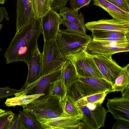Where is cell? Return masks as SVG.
<instances>
[{
	"instance_id": "obj_4",
	"label": "cell",
	"mask_w": 129,
	"mask_h": 129,
	"mask_svg": "<svg viewBox=\"0 0 129 129\" xmlns=\"http://www.w3.org/2000/svg\"><path fill=\"white\" fill-rule=\"evenodd\" d=\"M82 115V121L88 128L98 129L105 126L107 111L102 104L86 103L79 99L76 101Z\"/></svg>"
},
{
	"instance_id": "obj_21",
	"label": "cell",
	"mask_w": 129,
	"mask_h": 129,
	"mask_svg": "<svg viewBox=\"0 0 129 129\" xmlns=\"http://www.w3.org/2000/svg\"><path fill=\"white\" fill-rule=\"evenodd\" d=\"M44 93L21 95L8 98L5 103L8 107L21 106L24 108L33 102L44 96Z\"/></svg>"
},
{
	"instance_id": "obj_18",
	"label": "cell",
	"mask_w": 129,
	"mask_h": 129,
	"mask_svg": "<svg viewBox=\"0 0 129 129\" xmlns=\"http://www.w3.org/2000/svg\"><path fill=\"white\" fill-rule=\"evenodd\" d=\"M93 5L103 9L114 19L129 21V13L118 8L107 0H92Z\"/></svg>"
},
{
	"instance_id": "obj_5",
	"label": "cell",
	"mask_w": 129,
	"mask_h": 129,
	"mask_svg": "<svg viewBox=\"0 0 129 129\" xmlns=\"http://www.w3.org/2000/svg\"><path fill=\"white\" fill-rule=\"evenodd\" d=\"M42 54L41 76L59 69L67 60L61 52L56 40L44 41Z\"/></svg>"
},
{
	"instance_id": "obj_35",
	"label": "cell",
	"mask_w": 129,
	"mask_h": 129,
	"mask_svg": "<svg viewBox=\"0 0 129 129\" xmlns=\"http://www.w3.org/2000/svg\"><path fill=\"white\" fill-rule=\"evenodd\" d=\"M112 129H129V121L122 119H117Z\"/></svg>"
},
{
	"instance_id": "obj_25",
	"label": "cell",
	"mask_w": 129,
	"mask_h": 129,
	"mask_svg": "<svg viewBox=\"0 0 129 129\" xmlns=\"http://www.w3.org/2000/svg\"><path fill=\"white\" fill-rule=\"evenodd\" d=\"M36 17L40 18L51 8V0H32Z\"/></svg>"
},
{
	"instance_id": "obj_15",
	"label": "cell",
	"mask_w": 129,
	"mask_h": 129,
	"mask_svg": "<svg viewBox=\"0 0 129 129\" xmlns=\"http://www.w3.org/2000/svg\"><path fill=\"white\" fill-rule=\"evenodd\" d=\"M106 105L108 112L111 113L114 119L129 121V99L122 97L108 99Z\"/></svg>"
},
{
	"instance_id": "obj_32",
	"label": "cell",
	"mask_w": 129,
	"mask_h": 129,
	"mask_svg": "<svg viewBox=\"0 0 129 129\" xmlns=\"http://www.w3.org/2000/svg\"><path fill=\"white\" fill-rule=\"evenodd\" d=\"M20 91V90L14 88H12L8 86L3 87H0V99L14 95L15 93Z\"/></svg>"
},
{
	"instance_id": "obj_36",
	"label": "cell",
	"mask_w": 129,
	"mask_h": 129,
	"mask_svg": "<svg viewBox=\"0 0 129 129\" xmlns=\"http://www.w3.org/2000/svg\"><path fill=\"white\" fill-rule=\"evenodd\" d=\"M122 95L123 98L129 99V86L122 93Z\"/></svg>"
},
{
	"instance_id": "obj_27",
	"label": "cell",
	"mask_w": 129,
	"mask_h": 129,
	"mask_svg": "<svg viewBox=\"0 0 129 129\" xmlns=\"http://www.w3.org/2000/svg\"><path fill=\"white\" fill-rule=\"evenodd\" d=\"M109 92H98L83 97L80 99L86 103L97 105L102 104Z\"/></svg>"
},
{
	"instance_id": "obj_22",
	"label": "cell",
	"mask_w": 129,
	"mask_h": 129,
	"mask_svg": "<svg viewBox=\"0 0 129 129\" xmlns=\"http://www.w3.org/2000/svg\"><path fill=\"white\" fill-rule=\"evenodd\" d=\"M63 112L68 116L82 118V113L77 105L74 99L67 94L64 99L61 101Z\"/></svg>"
},
{
	"instance_id": "obj_24",
	"label": "cell",
	"mask_w": 129,
	"mask_h": 129,
	"mask_svg": "<svg viewBox=\"0 0 129 129\" xmlns=\"http://www.w3.org/2000/svg\"><path fill=\"white\" fill-rule=\"evenodd\" d=\"M92 39L105 38H129V34L112 30H94L91 31Z\"/></svg>"
},
{
	"instance_id": "obj_28",
	"label": "cell",
	"mask_w": 129,
	"mask_h": 129,
	"mask_svg": "<svg viewBox=\"0 0 129 129\" xmlns=\"http://www.w3.org/2000/svg\"><path fill=\"white\" fill-rule=\"evenodd\" d=\"M61 24L66 27L67 29L65 30L66 31L82 35L86 34V31L78 25L62 18Z\"/></svg>"
},
{
	"instance_id": "obj_19",
	"label": "cell",
	"mask_w": 129,
	"mask_h": 129,
	"mask_svg": "<svg viewBox=\"0 0 129 129\" xmlns=\"http://www.w3.org/2000/svg\"><path fill=\"white\" fill-rule=\"evenodd\" d=\"M59 10V14L62 18L77 24L86 31L84 15L80 12L78 14L79 10H75L66 6Z\"/></svg>"
},
{
	"instance_id": "obj_13",
	"label": "cell",
	"mask_w": 129,
	"mask_h": 129,
	"mask_svg": "<svg viewBox=\"0 0 129 129\" xmlns=\"http://www.w3.org/2000/svg\"><path fill=\"white\" fill-rule=\"evenodd\" d=\"M16 33L36 17L32 0H17Z\"/></svg>"
},
{
	"instance_id": "obj_40",
	"label": "cell",
	"mask_w": 129,
	"mask_h": 129,
	"mask_svg": "<svg viewBox=\"0 0 129 129\" xmlns=\"http://www.w3.org/2000/svg\"><path fill=\"white\" fill-rule=\"evenodd\" d=\"M5 0H0V4H4L5 2Z\"/></svg>"
},
{
	"instance_id": "obj_29",
	"label": "cell",
	"mask_w": 129,
	"mask_h": 129,
	"mask_svg": "<svg viewBox=\"0 0 129 129\" xmlns=\"http://www.w3.org/2000/svg\"><path fill=\"white\" fill-rule=\"evenodd\" d=\"M15 116V114L11 111H6L0 116V129H9Z\"/></svg>"
},
{
	"instance_id": "obj_7",
	"label": "cell",
	"mask_w": 129,
	"mask_h": 129,
	"mask_svg": "<svg viewBox=\"0 0 129 129\" xmlns=\"http://www.w3.org/2000/svg\"><path fill=\"white\" fill-rule=\"evenodd\" d=\"M36 118L42 129H81L85 128V127L88 128L82 118L69 116L63 112L54 118Z\"/></svg>"
},
{
	"instance_id": "obj_34",
	"label": "cell",
	"mask_w": 129,
	"mask_h": 129,
	"mask_svg": "<svg viewBox=\"0 0 129 129\" xmlns=\"http://www.w3.org/2000/svg\"><path fill=\"white\" fill-rule=\"evenodd\" d=\"M69 0H51V8L56 11L65 7Z\"/></svg>"
},
{
	"instance_id": "obj_20",
	"label": "cell",
	"mask_w": 129,
	"mask_h": 129,
	"mask_svg": "<svg viewBox=\"0 0 129 129\" xmlns=\"http://www.w3.org/2000/svg\"><path fill=\"white\" fill-rule=\"evenodd\" d=\"M129 86V64L123 67L115 78L112 84L110 92L120 91L121 93Z\"/></svg>"
},
{
	"instance_id": "obj_3",
	"label": "cell",
	"mask_w": 129,
	"mask_h": 129,
	"mask_svg": "<svg viewBox=\"0 0 129 129\" xmlns=\"http://www.w3.org/2000/svg\"><path fill=\"white\" fill-rule=\"evenodd\" d=\"M92 39L89 35H82L60 29L56 40L61 52L65 56L84 49Z\"/></svg>"
},
{
	"instance_id": "obj_10",
	"label": "cell",
	"mask_w": 129,
	"mask_h": 129,
	"mask_svg": "<svg viewBox=\"0 0 129 129\" xmlns=\"http://www.w3.org/2000/svg\"><path fill=\"white\" fill-rule=\"evenodd\" d=\"M84 50L91 55L114 54L129 51V42L123 43L91 40Z\"/></svg>"
},
{
	"instance_id": "obj_8",
	"label": "cell",
	"mask_w": 129,
	"mask_h": 129,
	"mask_svg": "<svg viewBox=\"0 0 129 129\" xmlns=\"http://www.w3.org/2000/svg\"><path fill=\"white\" fill-rule=\"evenodd\" d=\"M79 77L74 83L79 92L80 98L95 93L105 91L110 93L112 85L104 78Z\"/></svg>"
},
{
	"instance_id": "obj_39",
	"label": "cell",
	"mask_w": 129,
	"mask_h": 129,
	"mask_svg": "<svg viewBox=\"0 0 129 129\" xmlns=\"http://www.w3.org/2000/svg\"><path fill=\"white\" fill-rule=\"evenodd\" d=\"M3 25V24H0V33ZM2 50L3 49L1 48L0 46V55H1V52Z\"/></svg>"
},
{
	"instance_id": "obj_37",
	"label": "cell",
	"mask_w": 129,
	"mask_h": 129,
	"mask_svg": "<svg viewBox=\"0 0 129 129\" xmlns=\"http://www.w3.org/2000/svg\"><path fill=\"white\" fill-rule=\"evenodd\" d=\"M2 12L4 17L7 21H9V19L8 14L6 9L4 7L3 8Z\"/></svg>"
},
{
	"instance_id": "obj_2",
	"label": "cell",
	"mask_w": 129,
	"mask_h": 129,
	"mask_svg": "<svg viewBox=\"0 0 129 129\" xmlns=\"http://www.w3.org/2000/svg\"><path fill=\"white\" fill-rule=\"evenodd\" d=\"M40 98L23 108V110L31 113L36 117L45 119L54 118L62 113L61 101L55 96L48 93Z\"/></svg>"
},
{
	"instance_id": "obj_30",
	"label": "cell",
	"mask_w": 129,
	"mask_h": 129,
	"mask_svg": "<svg viewBox=\"0 0 129 129\" xmlns=\"http://www.w3.org/2000/svg\"><path fill=\"white\" fill-rule=\"evenodd\" d=\"M9 129H27L22 121L19 112L16 116L15 115Z\"/></svg>"
},
{
	"instance_id": "obj_12",
	"label": "cell",
	"mask_w": 129,
	"mask_h": 129,
	"mask_svg": "<svg viewBox=\"0 0 129 129\" xmlns=\"http://www.w3.org/2000/svg\"><path fill=\"white\" fill-rule=\"evenodd\" d=\"M61 17L51 8L40 18L44 41L56 40L61 24Z\"/></svg>"
},
{
	"instance_id": "obj_1",
	"label": "cell",
	"mask_w": 129,
	"mask_h": 129,
	"mask_svg": "<svg viewBox=\"0 0 129 129\" xmlns=\"http://www.w3.org/2000/svg\"><path fill=\"white\" fill-rule=\"evenodd\" d=\"M42 33L40 19L36 17L16 33L4 55L6 64L22 61L27 64L38 49V40Z\"/></svg>"
},
{
	"instance_id": "obj_31",
	"label": "cell",
	"mask_w": 129,
	"mask_h": 129,
	"mask_svg": "<svg viewBox=\"0 0 129 129\" xmlns=\"http://www.w3.org/2000/svg\"><path fill=\"white\" fill-rule=\"evenodd\" d=\"M124 12L129 13V0H107Z\"/></svg>"
},
{
	"instance_id": "obj_6",
	"label": "cell",
	"mask_w": 129,
	"mask_h": 129,
	"mask_svg": "<svg viewBox=\"0 0 129 129\" xmlns=\"http://www.w3.org/2000/svg\"><path fill=\"white\" fill-rule=\"evenodd\" d=\"M65 57L73 64L79 77L104 78L90 55L84 49Z\"/></svg>"
},
{
	"instance_id": "obj_14",
	"label": "cell",
	"mask_w": 129,
	"mask_h": 129,
	"mask_svg": "<svg viewBox=\"0 0 129 129\" xmlns=\"http://www.w3.org/2000/svg\"><path fill=\"white\" fill-rule=\"evenodd\" d=\"M86 28L91 31L94 30H102L119 31L129 34V21L119 20L115 19H103L92 21L85 24Z\"/></svg>"
},
{
	"instance_id": "obj_16",
	"label": "cell",
	"mask_w": 129,
	"mask_h": 129,
	"mask_svg": "<svg viewBox=\"0 0 129 129\" xmlns=\"http://www.w3.org/2000/svg\"><path fill=\"white\" fill-rule=\"evenodd\" d=\"M27 64L28 72L26 81L24 85L31 83L41 76L42 66V54L38 49L33 54Z\"/></svg>"
},
{
	"instance_id": "obj_38",
	"label": "cell",
	"mask_w": 129,
	"mask_h": 129,
	"mask_svg": "<svg viewBox=\"0 0 129 129\" xmlns=\"http://www.w3.org/2000/svg\"><path fill=\"white\" fill-rule=\"evenodd\" d=\"M3 8L0 7V23L2 22L4 18L2 12Z\"/></svg>"
},
{
	"instance_id": "obj_33",
	"label": "cell",
	"mask_w": 129,
	"mask_h": 129,
	"mask_svg": "<svg viewBox=\"0 0 129 129\" xmlns=\"http://www.w3.org/2000/svg\"><path fill=\"white\" fill-rule=\"evenodd\" d=\"M92 0H70V4L71 8L79 10L82 8L89 5Z\"/></svg>"
},
{
	"instance_id": "obj_41",
	"label": "cell",
	"mask_w": 129,
	"mask_h": 129,
	"mask_svg": "<svg viewBox=\"0 0 129 129\" xmlns=\"http://www.w3.org/2000/svg\"><path fill=\"white\" fill-rule=\"evenodd\" d=\"M6 111L5 110H3L1 109H0V113H1L2 112H5Z\"/></svg>"
},
{
	"instance_id": "obj_43",
	"label": "cell",
	"mask_w": 129,
	"mask_h": 129,
	"mask_svg": "<svg viewBox=\"0 0 129 129\" xmlns=\"http://www.w3.org/2000/svg\"></svg>"
},
{
	"instance_id": "obj_42",
	"label": "cell",
	"mask_w": 129,
	"mask_h": 129,
	"mask_svg": "<svg viewBox=\"0 0 129 129\" xmlns=\"http://www.w3.org/2000/svg\"><path fill=\"white\" fill-rule=\"evenodd\" d=\"M6 111L5 112H2L1 113H0V116L4 114L5 113Z\"/></svg>"
},
{
	"instance_id": "obj_11",
	"label": "cell",
	"mask_w": 129,
	"mask_h": 129,
	"mask_svg": "<svg viewBox=\"0 0 129 129\" xmlns=\"http://www.w3.org/2000/svg\"><path fill=\"white\" fill-rule=\"evenodd\" d=\"M61 67L55 71L46 75L41 76L35 81L27 85H24L19 92L14 95L18 96L21 95L44 93L48 91L50 83L60 77Z\"/></svg>"
},
{
	"instance_id": "obj_23",
	"label": "cell",
	"mask_w": 129,
	"mask_h": 129,
	"mask_svg": "<svg viewBox=\"0 0 129 129\" xmlns=\"http://www.w3.org/2000/svg\"><path fill=\"white\" fill-rule=\"evenodd\" d=\"M67 90L59 78L50 83L48 93L54 96L61 101L65 98Z\"/></svg>"
},
{
	"instance_id": "obj_9",
	"label": "cell",
	"mask_w": 129,
	"mask_h": 129,
	"mask_svg": "<svg viewBox=\"0 0 129 129\" xmlns=\"http://www.w3.org/2000/svg\"><path fill=\"white\" fill-rule=\"evenodd\" d=\"M90 54L104 78L112 85L123 67L112 59V54Z\"/></svg>"
},
{
	"instance_id": "obj_26",
	"label": "cell",
	"mask_w": 129,
	"mask_h": 129,
	"mask_svg": "<svg viewBox=\"0 0 129 129\" xmlns=\"http://www.w3.org/2000/svg\"><path fill=\"white\" fill-rule=\"evenodd\" d=\"M21 118L27 129H42L35 116L33 114L23 110L19 112Z\"/></svg>"
},
{
	"instance_id": "obj_17",
	"label": "cell",
	"mask_w": 129,
	"mask_h": 129,
	"mask_svg": "<svg viewBox=\"0 0 129 129\" xmlns=\"http://www.w3.org/2000/svg\"><path fill=\"white\" fill-rule=\"evenodd\" d=\"M67 91L75 82L79 81V77L71 62L67 59L61 67L59 77Z\"/></svg>"
}]
</instances>
